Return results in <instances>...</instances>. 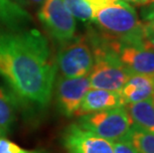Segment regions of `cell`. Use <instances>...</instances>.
Masks as SVG:
<instances>
[{"label":"cell","mask_w":154,"mask_h":153,"mask_svg":"<svg viewBox=\"0 0 154 153\" xmlns=\"http://www.w3.org/2000/svg\"><path fill=\"white\" fill-rule=\"evenodd\" d=\"M56 73L48 40L41 32L0 28V76L18 99L47 106L54 93Z\"/></svg>","instance_id":"obj_1"},{"label":"cell","mask_w":154,"mask_h":153,"mask_svg":"<svg viewBox=\"0 0 154 153\" xmlns=\"http://www.w3.org/2000/svg\"><path fill=\"white\" fill-rule=\"evenodd\" d=\"M94 23L106 37L124 44H145V24L135 10L123 0L103 6L94 11Z\"/></svg>","instance_id":"obj_2"},{"label":"cell","mask_w":154,"mask_h":153,"mask_svg":"<svg viewBox=\"0 0 154 153\" xmlns=\"http://www.w3.org/2000/svg\"><path fill=\"white\" fill-rule=\"evenodd\" d=\"M78 118L76 123L79 126L111 142L126 140L133 125L125 106L88 113Z\"/></svg>","instance_id":"obj_3"},{"label":"cell","mask_w":154,"mask_h":153,"mask_svg":"<svg viewBox=\"0 0 154 153\" xmlns=\"http://www.w3.org/2000/svg\"><path fill=\"white\" fill-rule=\"evenodd\" d=\"M94 63V53L87 36H78L61 44L55 61L56 69L64 78L88 76Z\"/></svg>","instance_id":"obj_4"},{"label":"cell","mask_w":154,"mask_h":153,"mask_svg":"<svg viewBox=\"0 0 154 153\" xmlns=\"http://www.w3.org/2000/svg\"><path fill=\"white\" fill-rule=\"evenodd\" d=\"M38 17L49 35L64 44L76 36L77 21L62 0H46L40 6Z\"/></svg>","instance_id":"obj_5"},{"label":"cell","mask_w":154,"mask_h":153,"mask_svg":"<svg viewBox=\"0 0 154 153\" xmlns=\"http://www.w3.org/2000/svg\"><path fill=\"white\" fill-rule=\"evenodd\" d=\"M91 89L88 76L79 78L60 77L55 81L54 92L60 112L67 118L76 115L82 100Z\"/></svg>","instance_id":"obj_6"},{"label":"cell","mask_w":154,"mask_h":153,"mask_svg":"<svg viewBox=\"0 0 154 153\" xmlns=\"http://www.w3.org/2000/svg\"><path fill=\"white\" fill-rule=\"evenodd\" d=\"M107 39L111 49L130 74L154 76V50L146 42L144 45H133Z\"/></svg>","instance_id":"obj_7"},{"label":"cell","mask_w":154,"mask_h":153,"mask_svg":"<svg viewBox=\"0 0 154 153\" xmlns=\"http://www.w3.org/2000/svg\"><path fill=\"white\" fill-rule=\"evenodd\" d=\"M62 144L68 153H114L112 142L72 123L62 135Z\"/></svg>","instance_id":"obj_8"},{"label":"cell","mask_w":154,"mask_h":153,"mask_svg":"<svg viewBox=\"0 0 154 153\" xmlns=\"http://www.w3.org/2000/svg\"><path fill=\"white\" fill-rule=\"evenodd\" d=\"M119 106H124L119 92L91 87L84 96L76 115L81 116L101 110L116 109Z\"/></svg>","instance_id":"obj_9"},{"label":"cell","mask_w":154,"mask_h":153,"mask_svg":"<svg viewBox=\"0 0 154 153\" xmlns=\"http://www.w3.org/2000/svg\"><path fill=\"white\" fill-rule=\"evenodd\" d=\"M119 93L124 106L148 99L154 96V76L130 75Z\"/></svg>","instance_id":"obj_10"},{"label":"cell","mask_w":154,"mask_h":153,"mask_svg":"<svg viewBox=\"0 0 154 153\" xmlns=\"http://www.w3.org/2000/svg\"><path fill=\"white\" fill-rule=\"evenodd\" d=\"M32 22V16L11 0H0V28H25Z\"/></svg>","instance_id":"obj_11"},{"label":"cell","mask_w":154,"mask_h":153,"mask_svg":"<svg viewBox=\"0 0 154 153\" xmlns=\"http://www.w3.org/2000/svg\"><path fill=\"white\" fill-rule=\"evenodd\" d=\"M124 106L133 125L154 133V96Z\"/></svg>","instance_id":"obj_12"},{"label":"cell","mask_w":154,"mask_h":153,"mask_svg":"<svg viewBox=\"0 0 154 153\" xmlns=\"http://www.w3.org/2000/svg\"><path fill=\"white\" fill-rule=\"evenodd\" d=\"M17 115V99L12 90L0 86V137L10 132Z\"/></svg>","instance_id":"obj_13"},{"label":"cell","mask_w":154,"mask_h":153,"mask_svg":"<svg viewBox=\"0 0 154 153\" xmlns=\"http://www.w3.org/2000/svg\"><path fill=\"white\" fill-rule=\"evenodd\" d=\"M126 140L131 143L138 153H154V133L132 125Z\"/></svg>","instance_id":"obj_14"},{"label":"cell","mask_w":154,"mask_h":153,"mask_svg":"<svg viewBox=\"0 0 154 153\" xmlns=\"http://www.w3.org/2000/svg\"><path fill=\"white\" fill-rule=\"evenodd\" d=\"M67 8L76 19L84 23H93L94 11L86 0H62Z\"/></svg>","instance_id":"obj_15"},{"label":"cell","mask_w":154,"mask_h":153,"mask_svg":"<svg viewBox=\"0 0 154 153\" xmlns=\"http://www.w3.org/2000/svg\"><path fill=\"white\" fill-rule=\"evenodd\" d=\"M35 151L27 150L20 147L5 137H0V153H34Z\"/></svg>","instance_id":"obj_16"},{"label":"cell","mask_w":154,"mask_h":153,"mask_svg":"<svg viewBox=\"0 0 154 153\" xmlns=\"http://www.w3.org/2000/svg\"><path fill=\"white\" fill-rule=\"evenodd\" d=\"M114 153H138L128 140H119L112 142Z\"/></svg>","instance_id":"obj_17"},{"label":"cell","mask_w":154,"mask_h":153,"mask_svg":"<svg viewBox=\"0 0 154 153\" xmlns=\"http://www.w3.org/2000/svg\"><path fill=\"white\" fill-rule=\"evenodd\" d=\"M140 13H141V17L145 23L153 21L154 20V2L144 5L141 8V12Z\"/></svg>","instance_id":"obj_18"},{"label":"cell","mask_w":154,"mask_h":153,"mask_svg":"<svg viewBox=\"0 0 154 153\" xmlns=\"http://www.w3.org/2000/svg\"><path fill=\"white\" fill-rule=\"evenodd\" d=\"M86 1L93 7L94 11H96L97 9H99L100 7L112 4V3L116 2V0H86Z\"/></svg>","instance_id":"obj_19"},{"label":"cell","mask_w":154,"mask_h":153,"mask_svg":"<svg viewBox=\"0 0 154 153\" xmlns=\"http://www.w3.org/2000/svg\"><path fill=\"white\" fill-rule=\"evenodd\" d=\"M145 42L148 46L154 50V30L145 24Z\"/></svg>","instance_id":"obj_20"},{"label":"cell","mask_w":154,"mask_h":153,"mask_svg":"<svg viewBox=\"0 0 154 153\" xmlns=\"http://www.w3.org/2000/svg\"><path fill=\"white\" fill-rule=\"evenodd\" d=\"M123 1L129 2L136 6H144V5L148 4V0H123Z\"/></svg>","instance_id":"obj_21"},{"label":"cell","mask_w":154,"mask_h":153,"mask_svg":"<svg viewBox=\"0 0 154 153\" xmlns=\"http://www.w3.org/2000/svg\"><path fill=\"white\" fill-rule=\"evenodd\" d=\"M11 1L16 3V4H18L19 6H21V7H23V8H26V7H28V6L30 5L28 3L27 0H11Z\"/></svg>","instance_id":"obj_22"},{"label":"cell","mask_w":154,"mask_h":153,"mask_svg":"<svg viewBox=\"0 0 154 153\" xmlns=\"http://www.w3.org/2000/svg\"><path fill=\"white\" fill-rule=\"evenodd\" d=\"M29 4H32V5H39V6H41L43 3L46 1V0H27Z\"/></svg>","instance_id":"obj_23"},{"label":"cell","mask_w":154,"mask_h":153,"mask_svg":"<svg viewBox=\"0 0 154 153\" xmlns=\"http://www.w3.org/2000/svg\"><path fill=\"white\" fill-rule=\"evenodd\" d=\"M147 26H148L149 28H151L152 30H154V20L153 21H150V22H147V23H145Z\"/></svg>","instance_id":"obj_24"},{"label":"cell","mask_w":154,"mask_h":153,"mask_svg":"<svg viewBox=\"0 0 154 153\" xmlns=\"http://www.w3.org/2000/svg\"><path fill=\"white\" fill-rule=\"evenodd\" d=\"M34 153H45V152H43V151H35Z\"/></svg>","instance_id":"obj_25"},{"label":"cell","mask_w":154,"mask_h":153,"mask_svg":"<svg viewBox=\"0 0 154 153\" xmlns=\"http://www.w3.org/2000/svg\"><path fill=\"white\" fill-rule=\"evenodd\" d=\"M151 2H154V0H148V3H151Z\"/></svg>","instance_id":"obj_26"}]
</instances>
